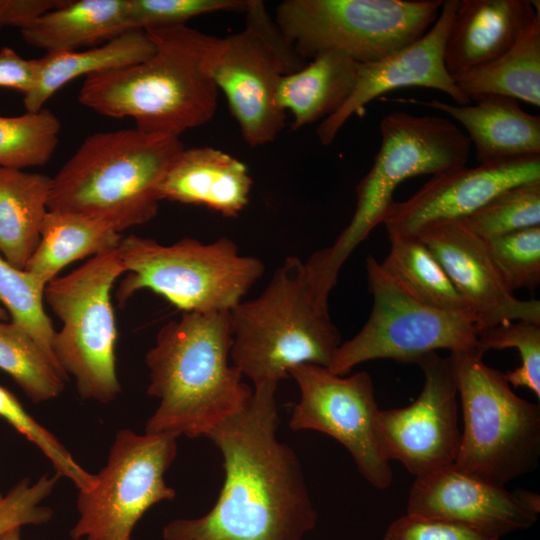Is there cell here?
<instances>
[{"label":"cell","instance_id":"obj_1","mask_svg":"<svg viewBox=\"0 0 540 540\" xmlns=\"http://www.w3.org/2000/svg\"><path fill=\"white\" fill-rule=\"evenodd\" d=\"M276 390L253 388L241 410L206 434L223 458L219 497L205 515L167 523L164 540H302L315 528L301 463L277 437Z\"/></svg>","mask_w":540,"mask_h":540},{"label":"cell","instance_id":"obj_2","mask_svg":"<svg viewBox=\"0 0 540 540\" xmlns=\"http://www.w3.org/2000/svg\"><path fill=\"white\" fill-rule=\"evenodd\" d=\"M231 345L230 311L183 312L160 328L145 355L147 394L159 401L145 433L205 437L245 406L253 389L230 363Z\"/></svg>","mask_w":540,"mask_h":540},{"label":"cell","instance_id":"obj_3","mask_svg":"<svg viewBox=\"0 0 540 540\" xmlns=\"http://www.w3.org/2000/svg\"><path fill=\"white\" fill-rule=\"evenodd\" d=\"M155 45L146 60L86 77L78 101L96 113L132 118L146 133L179 137L206 124L217 108L218 88L208 58L218 37L186 25L145 30Z\"/></svg>","mask_w":540,"mask_h":540},{"label":"cell","instance_id":"obj_4","mask_svg":"<svg viewBox=\"0 0 540 540\" xmlns=\"http://www.w3.org/2000/svg\"><path fill=\"white\" fill-rule=\"evenodd\" d=\"M184 148L179 137L137 128L94 133L51 178L48 210L93 218L119 233L147 223Z\"/></svg>","mask_w":540,"mask_h":540},{"label":"cell","instance_id":"obj_5","mask_svg":"<svg viewBox=\"0 0 540 540\" xmlns=\"http://www.w3.org/2000/svg\"><path fill=\"white\" fill-rule=\"evenodd\" d=\"M230 321V360L254 388L278 386L301 364L328 368L342 343L328 299L295 256L283 261L258 297L231 309Z\"/></svg>","mask_w":540,"mask_h":540},{"label":"cell","instance_id":"obj_6","mask_svg":"<svg viewBox=\"0 0 540 540\" xmlns=\"http://www.w3.org/2000/svg\"><path fill=\"white\" fill-rule=\"evenodd\" d=\"M380 133L373 165L357 185L356 208L349 224L332 245L305 262L312 283L323 295L329 296L348 257L383 222L401 182L464 166L471 148L468 136L441 116L395 111L382 118Z\"/></svg>","mask_w":540,"mask_h":540},{"label":"cell","instance_id":"obj_7","mask_svg":"<svg viewBox=\"0 0 540 540\" xmlns=\"http://www.w3.org/2000/svg\"><path fill=\"white\" fill-rule=\"evenodd\" d=\"M118 250L126 270L116 292L120 304L147 289L183 312L230 311L265 271L261 259L241 254L228 237L211 243L186 237L164 245L130 234Z\"/></svg>","mask_w":540,"mask_h":540},{"label":"cell","instance_id":"obj_8","mask_svg":"<svg viewBox=\"0 0 540 540\" xmlns=\"http://www.w3.org/2000/svg\"><path fill=\"white\" fill-rule=\"evenodd\" d=\"M475 350L450 354L462 410L457 469L504 486L540 458V406L518 396Z\"/></svg>","mask_w":540,"mask_h":540},{"label":"cell","instance_id":"obj_9","mask_svg":"<svg viewBox=\"0 0 540 540\" xmlns=\"http://www.w3.org/2000/svg\"><path fill=\"white\" fill-rule=\"evenodd\" d=\"M124 273L117 247L89 258L44 288V301L62 322L53 339L54 357L64 374L74 378L83 400L105 404L121 392L111 290Z\"/></svg>","mask_w":540,"mask_h":540},{"label":"cell","instance_id":"obj_10","mask_svg":"<svg viewBox=\"0 0 540 540\" xmlns=\"http://www.w3.org/2000/svg\"><path fill=\"white\" fill-rule=\"evenodd\" d=\"M443 0H285L274 20L305 60L338 51L363 64L423 36Z\"/></svg>","mask_w":540,"mask_h":540},{"label":"cell","instance_id":"obj_11","mask_svg":"<svg viewBox=\"0 0 540 540\" xmlns=\"http://www.w3.org/2000/svg\"><path fill=\"white\" fill-rule=\"evenodd\" d=\"M243 30L220 38L208 58V70L224 93L229 110L249 146L276 139L286 112L277 102L282 76L307 64L287 41L264 3L247 0Z\"/></svg>","mask_w":540,"mask_h":540},{"label":"cell","instance_id":"obj_12","mask_svg":"<svg viewBox=\"0 0 540 540\" xmlns=\"http://www.w3.org/2000/svg\"><path fill=\"white\" fill-rule=\"evenodd\" d=\"M366 274L371 313L360 331L336 350L328 367L332 373L345 376L356 365L375 359L415 363L439 349L451 354L476 349L479 328L470 315L423 303L371 255Z\"/></svg>","mask_w":540,"mask_h":540},{"label":"cell","instance_id":"obj_13","mask_svg":"<svg viewBox=\"0 0 540 540\" xmlns=\"http://www.w3.org/2000/svg\"><path fill=\"white\" fill-rule=\"evenodd\" d=\"M177 434L116 433L105 466L79 490L73 540H132L137 522L153 505L175 498L165 474L177 455Z\"/></svg>","mask_w":540,"mask_h":540},{"label":"cell","instance_id":"obj_14","mask_svg":"<svg viewBox=\"0 0 540 540\" xmlns=\"http://www.w3.org/2000/svg\"><path fill=\"white\" fill-rule=\"evenodd\" d=\"M289 377L300 392L289 420L291 430H313L332 437L348 450L368 483L380 490L388 488L393 473L376 438L379 408L370 374L341 376L324 366L301 364L290 369Z\"/></svg>","mask_w":540,"mask_h":540},{"label":"cell","instance_id":"obj_15","mask_svg":"<svg viewBox=\"0 0 540 540\" xmlns=\"http://www.w3.org/2000/svg\"><path fill=\"white\" fill-rule=\"evenodd\" d=\"M415 364L424 376L419 396L405 407L379 409L375 431L383 457L418 477L454 464L461 430L451 357L431 352Z\"/></svg>","mask_w":540,"mask_h":540},{"label":"cell","instance_id":"obj_16","mask_svg":"<svg viewBox=\"0 0 540 540\" xmlns=\"http://www.w3.org/2000/svg\"><path fill=\"white\" fill-rule=\"evenodd\" d=\"M540 180V155L465 165L433 175L407 200L393 201L384 220L389 235L417 236L424 228L469 216L500 192Z\"/></svg>","mask_w":540,"mask_h":540},{"label":"cell","instance_id":"obj_17","mask_svg":"<svg viewBox=\"0 0 540 540\" xmlns=\"http://www.w3.org/2000/svg\"><path fill=\"white\" fill-rule=\"evenodd\" d=\"M458 2L443 1L435 23L416 41L381 59L360 64L357 82L348 100L317 127L321 144H331L355 113H359L375 98L398 88H432L447 94L458 105L470 103V98L458 88L448 73L443 56Z\"/></svg>","mask_w":540,"mask_h":540},{"label":"cell","instance_id":"obj_18","mask_svg":"<svg viewBox=\"0 0 540 540\" xmlns=\"http://www.w3.org/2000/svg\"><path fill=\"white\" fill-rule=\"evenodd\" d=\"M416 237L441 264L479 330L509 321L540 324V301L514 296L495 269L486 241L461 221L432 224Z\"/></svg>","mask_w":540,"mask_h":540},{"label":"cell","instance_id":"obj_19","mask_svg":"<svg viewBox=\"0 0 540 540\" xmlns=\"http://www.w3.org/2000/svg\"><path fill=\"white\" fill-rule=\"evenodd\" d=\"M407 513L461 524L500 539L529 529L537 519L514 492L453 465L416 477Z\"/></svg>","mask_w":540,"mask_h":540},{"label":"cell","instance_id":"obj_20","mask_svg":"<svg viewBox=\"0 0 540 540\" xmlns=\"http://www.w3.org/2000/svg\"><path fill=\"white\" fill-rule=\"evenodd\" d=\"M540 14L539 1L459 0L444 46L454 78L504 54Z\"/></svg>","mask_w":540,"mask_h":540},{"label":"cell","instance_id":"obj_21","mask_svg":"<svg viewBox=\"0 0 540 540\" xmlns=\"http://www.w3.org/2000/svg\"><path fill=\"white\" fill-rule=\"evenodd\" d=\"M252 185L247 165L232 155L207 146L184 148L168 170L160 196L235 218L248 205Z\"/></svg>","mask_w":540,"mask_h":540},{"label":"cell","instance_id":"obj_22","mask_svg":"<svg viewBox=\"0 0 540 540\" xmlns=\"http://www.w3.org/2000/svg\"><path fill=\"white\" fill-rule=\"evenodd\" d=\"M472 105L437 99L421 104L439 110L461 123L475 146L479 164L540 155V117L525 112L518 100L484 95Z\"/></svg>","mask_w":540,"mask_h":540},{"label":"cell","instance_id":"obj_23","mask_svg":"<svg viewBox=\"0 0 540 540\" xmlns=\"http://www.w3.org/2000/svg\"><path fill=\"white\" fill-rule=\"evenodd\" d=\"M360 63L338 51H326L310 59L301 69L282 76L277 90L280 108L298 130L337 112L353 92Z\"/></svg>","mask_w":540,"mask_h":540},{"label":"cell","instance_id":"obj_24","mask_svg":"<svg viewBox=\"0 0 540 540\" xmlns=\"http://www.w3.org/2000/svg\"><path fill=\"white\" fill-rule=\"evenodd\" d=\"M131 30L127 0H66L21 34L27 44L52 53L94 47Z\"/></svg>","mask_w":540,"mask_h":540},{"label":"cell","instance_id":"obj_25","mask_svg":"<svg viewBox=\"0 0 540 540\" xmlns=\"http://www.w3.org/2000/svg\"><path fill=\"white\" fill-rule=\"evenodd\" d=\"M154 52L155 45L145 31L131 30L83 51L47 53L38 58L35 84L24 95L26 112L43 109L57 90L75 78L119 70L146 60Z\"/></svg>","mask_w":540,"mask_h":540},{"label":"cell","instance_id":"obj_26","mask_svg":"<svg viewBox=\"0 0 540 540\" xmlns=\"http://www.w3.org/2000/svg\"><path fill=\"white\" fill-rule=\"evenodd\" d=\"M51 178L0 166V255L24 270L48 212Z\"/></svg>","mask_w":540,"mask_h":540},{"label":"cell","instance_id":"obj_27","mask_svg":"<svg viewBox=\"0 0 540 540\" xmlns=\"http://www.w3.org/2000/svg\"><path fill=\"white\" fill-rule=\"evenodd\" d=\"M122 238L121 233L99 220L48 210L39 244L24 270L45 288L67 265L115 249Z\"/></svg>","mask_w":540,"mask_h":540},{"label":"cell","instance_id":"obj_28","mask_svg":"<svg viewBox=\"0 0 540 540\" xmlns=\"http://www.w3.org/2000/svg\"><path fill=\"white\" fill-rule=\"evenodd\" d=\"M470 100L501 95L540 106V14L494 61L453 78Z\"/></svg>","mask_w":540,"mask_h":540},{"label":"cell","instance_id":"obj_29","mask_svg":"<svg viewBox=\"0 0 540 540\" xmlns=\"http://www.w3.org/2000/svg\"><path fill=\"white\" fill-rule=\"evenodd\" d=\"M389 240L390 250L380 262L389 276L429 306L471 316L441 264L418 237L389 235Z\"/></svg>","mask_w":540,"mask_h":540},{"label":"cell","instance_id":"obj_30","mask_svg":"<svg viewBox=\"0 0 540 540\" xmlns=\"http://www.w3.org/2000/svg\"><path fill=\"white\" fill-rule=\"evenodd\" d=\"M0 369L34 403L58 397L68 377L21 327L0 321Z\"/></svg>","mask_w":540,"mask_h":540},{"label":"cell","instance_id":"obj_31","mask_svg":"<svg viewBox=\"0 0 540 540\" xmlns=\"http://www.w3.org/2000/svg\"><path fill=\"white\" fill-rule=\"evenodd\" d=\"M61 123L50 110L0 116V166L13 169L45 165L52 157Z\"/></svg>","mask_w":540,"mask_h":540},{"label":"cell","instance_id":"obj_32","mask_svg":"<svg viewBox=\"0 0 540 540\" xmlns=\"http://www.w3.org/2000/svg\"><path fill=\"white\" fill-rule=\"evenodd\" d=\"M459 221L484 241L540 226V180L500 192Z\"/></svg>","mask_w":540,"mask_h":540},{"label":"cell","instance_id":"obj_33","mask_svg":"<svg viewBox=\"0 0 540 540\" xmlns=\"http://www.w3.org/2000/svg\"><path fill=\"white\" fill-rule=\"evenodd\" d=\"M43 294L44 287L27 271L14 267L0 255V302L9 312L11 322L25 330L56 362V330L45 312Z\"/></svg>","mask_w":540,"mask_h":540},{"label":"cell","instance_id":"obj_34","mask_svg":"<svg viewBox=\"0 0 540 540\" xmlns=\"http://www.w3.org/2000/svg\"><path fill=\"white\" fill-rule=\"evenodd\" d=\"M515 348L521 365L504 373L515 388L525 387L540 399V324L509 321L479 330L476 349L482 355L488 350Z\"/></svg>","mask_w":540,"mask_h":540},{"label":"cell","instance_id":"obj_35","mask_svg":"<svg viewBox=\"0 0 540 540\" xmlns=\"http://www.w3.org/2000/svg\"><path fill=\"white\" fill-rule=\"evenodd\" d=\"M490 259L505 286L513 293L540 283V226L486 241Z\"/></svg>","mask_w":540,"mask_h":540},{"label":"cell","instance_id":"obj_36","mask_svg":"<svg viewBox=\"0 0 540 540\" xmlns=\"http://www.w3.org/2000/svg\"><path fill=\"white\" fill-rule=\"evenodd\" d=\"M0 417L36 445L49 459L55 473L65 477L79 490H87L95 482V474L81 467L71 453L47 429L41 426L6 388L0 386Z\"/></svg>","mask_w":540,"mask_h":540},{"label":"cell","instance_id":"obj_37","mask_svg":"<svg viewBox=\"0 0 540 540\" xmlns=\"http://www.w3.org/2000/svg\"><path fill=\"white\" fill-rule=\"evenodd\" d=\"M132 30L186 25L194 17L216 12L244 13L247 0H127Z\"/></svg>","mask_w":540,"mask_h":540},{"label":"cell","instance_id":"obj_38","mask_svg":"<svg viewBox=\"0 0 540 540\" xmlns=\"http://www.w3.org/2000/svg\"><path fill=\"white\" fill-rule=\"evenodd\" d=\"M59 479L57 473H46L34 483L25 478L12 487L0 504V534L15 526L48 522L53 511L41 503L52 493Z\"/></svg>","mask_w":540,"mask_h":540},{"label":"cell","instance_id":"obj_39","mask_svg":"<svg viewBox=\"0 0 540 540\" xmlns=\"http://www.w3.org/2000/svg\"><path fill=\"white\" fill-rule=\"evenodd\" d=\"M383 540H500L461 524L406 513L388 526Z\"/></svg>","mask_w":540,"mask_h":540},{"label":"cell","instance_id":"obj_40","mask_svg":"<svg viewBox=\"0 0 540 540\" xmlns=\"http://www.w3.org/2000/svg\"><path fill=\"white\" fill-rule=\"evenodd\" d=\"M38 59H25L13 49L0 50V87L16 89L26 95L36 81Z\"/></svg>","mask_w":540,"mask_h":540},{"label":"cell","instance_id":"obj_41","mask_svg":"<svg viewBox=\"0 0 540 540\" xmlns=\"http://www.w3.org/2000/svg\"><path fill=\"white\" fill-rule=\"evenodd\" d=\"M66 0H0V28H25Z\"/></svg>","mask_w":540,"mask_h":540},{"label":"cell","instance_id":"obj_42","mask_svg":"<svg viewBox=\"0 0 540 540\" xmlns=\"http://www.w3.org/2000/svg\"><path fill=\"white\" fill-rule=\"evenodd\" d=\"M516 497L519 499V501L522 503V505L527 508L530 512L538 516L540 513V495L524 490V489H518L514 492Z\"/></svg>","mask_w":540,"mask_h":540},{"label":"cell","instance_id":"obj_43","mask_svg":"<svg viewBox=\"0 0 540 540\" xmlns=\"http://www.w3.org/2000/svg\"><path fill=\"white\" fill-rule=\"evenodd\" d=\"M21 526L12 527L0 534V540H21Z\"/></svg>","mask_w":540,"mask_h":540},{"label":"cell","instance_id":"obj_44","mask_svg":"<svg viewBox=\"0 0 540 540\" xmlns=\"http://www.w3.org/2000/svg\"><path fill=\"white\" fill-rule=\"evenodd\" d=\"M5 311L0 307V318L5 317Z\"/></svg>","mask_w":540,"mask_h":540},{"label":"cell","instance_id":"obj_45","mask_svg":"<svg viewBox=\"0 0 540 540\" xmlns=\"http://www.w3.org/2000/svg\"><path fill=\"white\" fill-rule=\"evenodd\" d=\"M3 499H4V495H2V494L0 493V504L2 503Z\"/></svg>","mask_w":540,"mask_h":540}]
</instances>
